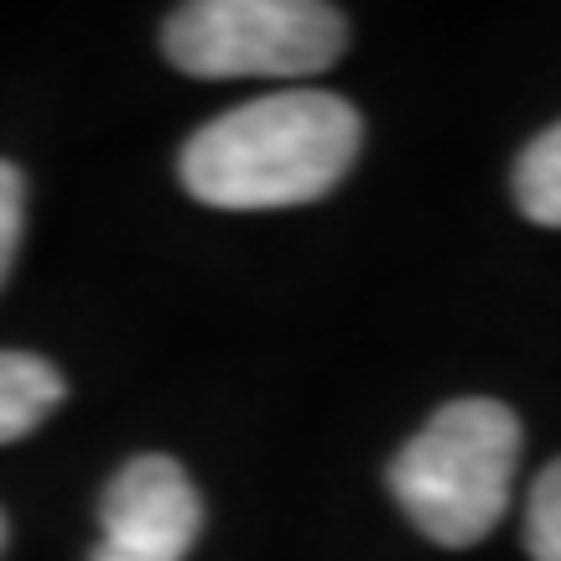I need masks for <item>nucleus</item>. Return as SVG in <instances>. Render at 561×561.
<instances>
[{
	"instance_id": "obj_4",
	"label": "nucleus",
	"mask_w": 561,
	"mask_h": 561,
	"mask_svg": "<svg viewBox=\"0 0 561 561\" xmlns=\"http://www.w3.org/2000/svg\"><path fill=\"white\" fill-rule=\"evenodd\" d=\"M203 530L187 468L161 453L130 458L100 500V546L89 561H182Z\"/></svg>"
},
{
	"instance_id": "obj_1",
	"label": "nucleus",
	"mask_w": 561,
	"mask_h": 561,
	"mask_svg": "<svg viewBox=\"0 0 561 561\" xmlns=\"http://www.w3.org/2000/svg\"><path fill=\"white\" fill-rule=\"evenodd\" d=\"M359 110L322 89L265 94L182 146V187L208 208H297L328 198L359 161Z\"/></svg>"
},
{
	"instance_id": "obj_8",
	"label": "nucleus",
	"mask_w": 561,
	"mask_h": 561,
	"mask_svg": "<svg viewBox=\"0 0 561 561\" xmlns=\"http://www.w3.org/2000/svg\"><path fill=\"white\" fill-rule=\"evenodd\" d=\"M21 219H26V182L11 161H0V280L21 250Z\"/></svg>"
},
{
	"instance_id": "obj_7",
	"label": "nucleus",
	"mask_w": 561,
	"mask_h": 561,
	"mask_svg": "<svg viewBox=\"0 0 561 561\" xmlns=\"http://www.w3.org/2000/svg\"><path fill=\"white\" fill-rule=\"evenodd\" d=\"M525 546H530V561H561V458L546 462L536 489H530Z\"/></svg>"
},
{
	"instance_id": "obj_6",
	"label": "nucleus",
	"mask_w": 561,
	"mask_h": 561,
	"mask_svg": "<svg viewBox=\"0 0 561 561\" xmlns=\"http://www.w3.org/2000/svg\"><path fill=\"white\" fill-rule=\"evenodd\" d=\"M515 208L541 229H561V125L541 130L515 161Z\"/></svg>"
},
{
	"instance_id": "obj_2",
	"label": "nucleus",
	"mask_w": 561,
	"mask_h": 561,
	"mask_svg": "<svg viewBox=\"0 0 561 561\" xmlns=\"http://www.w3.org/2000/svg\"><path fill=\"white\" fill-rule=\"evenodd\" d=\"M520 416L489 396L442 405L390 462V494L437 546H479L510 510Z\"/></svg>"
},
{
	"instance_id": "obj_5",
	"label": "nucleus",
	"mask_w": 561,
	"mask_h": 561,
	"mask_svg": "<svg viewBox=\"0 0 561 561\" xmlns=\"http://www.w3.org/2000/svg\"><path fill=\"white\" fill-rule=\"evenodd\" d=\"M62 375L37 354L0 348V442L32 437L42 421L62 405Z\"/></svg>"
},
{
	"instance_id": "obj_3",
	"label": "nucleus",
	"mask_w": 561,
	"mask_h": 561,
	"mask_svg": "<svg viewBox=\"0 0 561 561\" xmlns=\"http://www.w3.org/2000/svg\"><path fill=\"white\" fill-rule=\"evenodd\" d=\"M161 47L193 79H312L348 47V21L322 0H193Z\"/></svg>"
},
{
	"instance_id": "obj_9",
	"label": "nucleus",
	"mask_w": 561,
	"mask_h": 561,
	"mask_svg": "<svg viewBox=\"0 0 561 561\" xmlns=\"http://www.w3.org/2000/svg\"><path fill=\"white\" fill-rule=\"evenodd\" d=\"M0 551H5V515H0Z\"/></svg>"
}]
</instances>
